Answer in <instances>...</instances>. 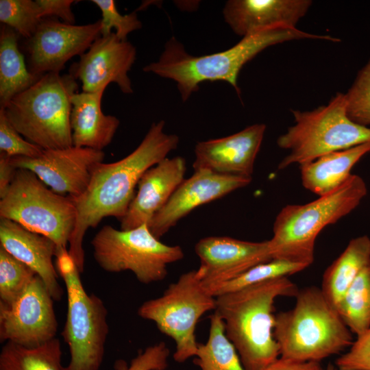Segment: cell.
<instances>
[{"mask_svg": "<svg viewBox=\"0 0 370 370\" xmlns=\"http://www.w3.org/2000/svg\"><path fill=\"white\" fill-rule=\"evenodd\" d=\"M19 35L2 25L0 31V108L27 89L41 76L32 73L18 47Z\"/></svg>", "mask_w": 370, "mask_h": 370, "instance_id": "obj_25", "label": "cell"}, {"mask_svg": "<svg viewBox=\"0 0 370 370\" xmlns=\"http://www.w3.org/2000/svg\"><path fill=\"white\" fill-rule=\"evenodd\" d=\"M103 151L72 146L44 149L36 158L11 157L16 169L32 171L55 193L77 197L88 187L96 164L103 161Z\"/></svg>", "mask_w": 370, "mask_h": 370, "instance_id": "obj_14", "label": "cell"}, {"mask_svg": "<svg viewBox=\"0 0 370 370\" xmlns=\"http://www.w3.org/2000/svg\"><path fill=\"white\" fill-rule=\"evenodd\" d=\"M265 130L264 124L256 123L225 137L197 143L194 171L251 177Z\"/></svg>", "mask_w": 370, "mask_h": 370, "instance_id": "obj_18", "label": "cell"}, {"mask_svg": "<svg viewBox=\"0 0 370 370\" xmlns=\"http://www.w3.org/2000/svg\"><path fill=\"white\" fill-rule=\"evenodd\" d=\"M251 181V177L222 175L208 170L194 171L151 218L148 227L160 239L196 208L243 188Z\"/></svg>", "mask_w": 370, "mask_h": 370, "instance_id": "obj_17", "label": "cell"}, {"mask_svg": "<svg viewBox=\"0 0 370 370\" xmlns=\"http://www.w3.org/2000/svg\"><path fill=\"white\" fill-rule=\"evenodd\" d=\"M306 268L307 267L302 264L273 259L252 267L231 281L210 287L208 290L212 295L217 297L258 283L288 277Z\"/></svg>", "mask_w": 370, "mask_h": 370, "instance_id": "obj_29", "label": "cell"}, {"mask_svg": "<svg viewBox=\"0 0 370 370\" xmlns=\"http://www.w3.org/2000/svg\"><path fill=\"white\" fill-rule=\"evenodd\" d=\"M43 149L26 139L12 126L3 109L0 108V152L10 157L36 158Z\"/></svg>", "mask_w": 370, "mask_h": 370, "instance_id": "obj_34", "label": "cell"}, {"mask_svg": "<svg viewBox=\"0 0 370 370\" xmlns=\"http://www.w3.org/2000/svg\"><path fill=\"white\" fill-rule=\"evenodd\" d=\"M312 3L310 0H230L223 15L232 30L243 38L275 26L296 27Z\"/></svg>", "mask_w": 370, "mask_h": 370, "instance_id": "obj_20", "label": "cell"}, {"mask_svg": "<svg viewBox=\"0 0 370 370\" xmlns=\"http://www.w3.org/2000/svg\"><path fill=\"white\" fill-rule=\"evenodd\" d=\"M36 275L0 246V302L12 303Z\"/></svg>", "mask_w": 370, "mask_h": 370, "instance_id": "obj_30", "label": "cell"}, {"mask_svg": "<svg viewBox=\"0 0 370 370\" xmlns=\"http://www.w3.org/2000/svg\"><path fill=\"white\" fill-rule=\"evenodd\" d=\"M77 80L69 73H48L13 97L3 109L12 126L43 149L73 146L71 99Z\"/></svg>", "mask_w": 370, "mask_h": 370, "instance_id": "obj_6", "label": "cell"}, {"mask_svg": "<svg viewBox=\"0 0 370 370\" xmlns=\"http://www.w3.org/2000/svg\"><path fill=\"white\" fill-rule=\"evenodd\" d=\"M299 290L284 277L216 297L214 313L246 370H262L280 356L273 335L274 304L280 297H295Z\"/></svg>", "mask_w": 370, "mask_h": 370, "instance_id": "obj_3", "label": "cell"}, {"mask_svg": "<svg viewBox=\"0 0 370 370\" xmlns=\"http://www.w3.org/2000/svg\"><path fill=\"white\" fill-rule=\"evenodd\" d=\"M346 112L354 123L370 125V59L358 71L352 85L345 93Z\"/></svg>", "mask_w": 370, "mask_h": 370, "instance_id": "obj_32", "label": "cell"}, {"mask_svg": "<svg viewBox=\"0 0 370 370\" xmlns=\"http://www.w3.org/2000/svg\"><path fill=\"white\" fill-rule=\"evenodd\" d=\"M100 19L86 25L68 24L56 18H43L25 40L24 49L29 71L38 76L60 73L66 63L82 56L101 36Z\"/></svg>", "mask_w": 370, "mask_h": 370, "instance_id": "obj_13", "label": "cell"}, {"mask_svg": "<svg viewBox=\"0 0 370 370\" xmlns=\"http://www.w3.org/2000/svg\"><path fill=\"white\" fill-rule=\"evenodd\" d=\"M215 308L216 297L203 285L197 270H193L182 274L160 297L143 302L138 314L154 322L162 334L175 341L173 358L182 363L196 355L198 321Z\"/></svg>", "mask_w": 370, "mask_h": 370, "instance_id": "obj_10", "label": "cell"}, {"mask_svg": "<svg viewBox=\"0 0 370 370\" xmlns=\"http://www.w3.org/2000/svg\"><path fill=\"white\" fill-rule=\"evenodd\" d=\"M292 113L295 124L277 140L279 147L289 151L278 169L370 142V128L348 117L344 93L337 92L327 105L313 110H293Z\"/></svg>", "mask_w": 370, "mask_h": 370, "instance_id": "obj_7", "label": "cell"}, {"mask_svg": "<svg viewBox=\"0 0 370 370\" xmlns=\"http://www.w3.org/2000/svg\"><path fill=\"white\" fill-rule=\"evenodd\" d=\"M77 218L71 197L48 188L32 171L17 169L13 180L0 199V219L13 221L66 247Z\"/></svg>", "mask_w": 370, "mask_h": 370, "instance_id": "obj_9", "label": "cell"}, {"mask_svg": "<svg viewBox=\"0 0 370 370\" xmlns=\"http://www.w3.org/2000/svg\"><path fill=\"white\" fill-rule=\"evenodd\" d=\"M170 350L164 342L148 346L138 352L130 364L123 360H116L115 370H166Z\"/></svg>", "mask_w": 370, "mask_h": 370, "instance_id": "obj_35", "label": "cell"}, {"mask_svg": "<svg viewBox=\"0 0 370 370\" xmlns=\"http://www.w3.org/2000/svg\"><path fill=\"white\" fill-rule=\"evenodd\" d=\"M53 301L36 275L12 303L0 302V341L36 347L56 338Z\"/></svg>", "mask_w": 370, "mask_h": 370, "instance_id": "obj_12", "label": "cell"}, {"mask_svg": "<svg viewBox=\"0 0 370 370\" xmlns=\"http://www.w3.org/2000/svg\"><path fill=\"white\" fill-rule=\"evenodd\" d=\"M367 193L363 179L352 174L338 188L314 201L283 207L269 240L272 258L308 267L314 261L315 241L320 232L354 210Z\"/></svg>", "mask_w": 370, "mask_h": 370, "instance_id": "obj_5", "label": "cell"}, {"mask_svg": "<svg viewBox=\"0 0 370 370\" xmlns=\"http://www.w3.org/2000/svg\"><path fill=\"white\" fill-rule=\"evenodd\" d=\"M291 309L275 314L273 335L280 356L321 362L350 347L352 332L321 288L299 289Z\"/></svg>", "mask_w": 370, "mask_h": 370, "instance_id": "obj_4", "label": "cell"}, {"mask_svg": "<svg viewBox=\"0 0 370 370\" xmlns=\"http://www.w3.org/2000/svg\"><path fill=\"white\" fill-rule=\"evenodd\" d=\"M193 362L201 370H246L225 332L223 320L216 313L210 316L207 341L199 343Z\"/></svg>", "mask_w": 370, "mask_h": 370, "instance_id": "obj_27", "label": "cell"}, {"mask_svg": "<svg viewBox=\"0 0 370 370\" xmlns=\"http://www.w3.org/2000/svg\"><path fill=\"white\" fill-rule=\"evenodd\" d=\"M370 264V238L352 239L340 256L325 269L321 289L336 307L359 274Z\"/></svg>", "mask_w": 370, "mask_h": 370, "instance_id": "obj_24", "label": "cell"}, {"mask_svg": "<svg viewBox=\"0 0 370 370\" xmlns=\"http://www.w3.org/2000/svg\"><path fill=\"white\" fill-rule=\"evenodd\" d=\"M370 152V142L332 152L299 165L304 187L319 197L341 186L351 175L354 166Z\"/></svg>", "mask_w": 370, "mask_h": 370, "instance_id": "obj_23", "label": "cell"}, {"mask_svg": "<svg viewBox=\"0 0 370 370\" xmlns=\"http://www.w3.org/2000/svg\"><path fill=\"white\" fill-rule=\"evenodd\" d=\"M42 19L36 1H0L1 23L25 40L34 34Z\"/></svg>", "mask_w": 370, "mask_h": 370, "instance_id": "obj_31", "label": "cell"}, {"mask_svg": "<svg viewBox=\"0 0 370 370\" xmlns=\"http://www.w3.org/2000/svg\"><path fill=\"white\" fill-rule=\"evenodd\" d=\"M323 370H337V369L335 365L330 363L325 369H323Z\"/></svg>", "mask_w": 370, "mask_h": 370, "instance_id": "obj_40", "label": "cell"}, {"mask_svg": "<svg viewBox=\"0 0 370 370\" xmlns=\"http://www.w3.org/2000/svg\"><path fill=\"white\" fill-rule=\"evenodd\" d=\"M104 91L76 92L71 99V127L73 145L102 151L112 140L119 119L101 109Z\"/></svg>", "mask_w": 370, "mask_h": 370, "instance_id": "obj_22", "label": "cell"}, {"mask_svg": "<svg viewBox=\"0 0 370 370\" xmlns=\"http://www.w3.org/2000/svg\"><path fill=\"white\" fill-rule=\"evenodd\" d=\"M101 10V36L110 34L114 29L117 38L127 40V36L131 32L142 27V23L135 12L121 14L117 10L114 0H92Z\"/></svg>", "mask_w": 370, "mask_h": 370, "instance_id": "obj_33", "label": "cell"}, {"mask_svg": "<svg viewBox=\"0 0 370 370\" xmlns=\"http://www.w3.org/2000/svg\"><path fill=\"white\" fill-rule=\"evenodd\" d=\"M328 40L326 35L305 32L297 27L275 26L245 36L230 49L194 56L175 37L169 39L156 62L143 68L147 73L175 82L183 101L198 90L205 81H225L240 94L238 75L243 66L264 49L275 44L300 39Z\"/></svg>", "mask_w": 370, "mask_h": 370, "instance_id": "obj_2", "label": "cell"}, {"mask_svg": "<svg viewBox=\"0 0 370 370\" xmlns=\"http://www.w3.org/2000/svg\"><path fill=\"white\" fill-rule=\"evenodd\" d=\"M186 162L182 156L166 158L149 169L138 184V190L121 221L127 230L147 223L169 201L184 180Z\"/></svg>", "mask_w": 370, "mask_h": 370, "instance_id": "obj_19", "label": "cell"}, {"mask_svg": "<svg viewBox=\"0 0 370 370\" xmlns=\"http://www.w3.org/2000/svg\"><path fill=\"white\" fill-rule=\"evenodd\" d=\"M0 244L42 280L55 301L61 299L62 289L58 281V271L53 264V258L58 250L54 241L13 221L0 219Z\"/></svg>", "mask_w": 370, "mask_h": 370, "instance_id": "obj_21", "label": "cell"}, {"mask_svg": "<svg viewBox=\"0 0 370 370\" xmlns=\"http://www.w3.org/2000/svg\"><path fill=\"white\" fill-rule=\"evenodd\" d=\"M136 56L135 47L112 32L98 37L71 64L69 73L82 82L84 92L105 91L109 84L115 83L123 93L130 94L133 88L128 72Z\"/></svg>", "mask_w": 370, "mask_h": 370, "instance_id": "obj_15", "label": "cell"}, {"mask_svg": "<svg viewBox=\"0 0 370 370\" xmlns=\"http://www.w3.org/2000/svg\"><path fill=\"white\" fill-rule=\"evenodd\" d=\"M56 270L65 284L66 320L62 336L71 360L64 370H99L104 356L109 327L101 299L85 291L80 272L67 250L56 255Z\"/></svg>", "mask_w": 370, "mask_h": 370, "instance_id": "obj_8", "label": "cell"}, {"mask_svg": "<svg viewBox=\"0 0 370 370\" xmlns=\"http://www.w3.org/2000/svg\"><path fill=\"white\" fill-rule=\"evenodd\" d=\"M59 339L36 347L6 342L0 353V370H64Z\"/></svg>", "mask_w": 370, "mask_h": 370, "instance_id": "obj_26", "label": "cell"}, {"mask_svg": "<svg viewBox=\"0 0 370 370\" xmlns=\"http://www.w3.org/2000/svg\"><path fill=\"white\" fill-rule=\"evenodd\" d=\"M164 125V121L153 123L139 145L121 160L96 164L86 189L81 195L72 197L77 218L68 251L80 273L84 269L83 241L87 230L97 227L105 217L121 221L143 175L177 149L179 137L166 133Z\"/></svg>", "mask_w": 370, "mask_h": 370, "instance_id": "obj_1", "label": "cell"}, {"mask_svg": "<svg viewBox=\"0 0 370 370\" xmlns=\"http://www.w3.org/2000/svg\"><path fill=\"white\" fill-rule=\"evenodd\" d=\"M11 157L3 152H0V198L8 191L17 169L10 161Z\"/></svg>", "mask_w": 370, "mask_h": 370, "instance_id": "obj_39", "label": "cell"}, {"mask_svg": "<svg viewBox=\"0 0 370 370\" xmlns=\"http://www.w3.org/2000/svg\"><path fill=\"white\" fill-rule=\"evenodd\" d=\"M91 245L94 258L102 269L110 273L130 271L145 284L163 280L168 265L184 256L180 246L162 243L147 223L127 230L104 225Z\"/></svg>", "mask_w": 370, "mask_h": 370, "instance_id": "obj_11", "label": "cell"}, {"mask_svg": "<svg viewBox=\"0 0 370 370\" xmlns=\"http://www.w3.org/2000/svg\"><path fill=\"white\" fill-rule=\"evenodd\" d=\"M320 362L305 361L279 356L262 370H323Z\"/></svg>", "mask_w": 370, "mask_h": 370, "instance_id": "obj_38", "label": "cell"}, {"mask_svg": "<svg viewBox=\"0 0 370 370\" xmlns=\"http://www.w3.org/2000/svg\"><path fill=\"white\" fill-rule=\"evenodd\" d=\"M336 308L356 336L370 327V264L356 278Z\"/></svg>", "mask_w": 370, "mask_h": 370, "instance_id": "obj_28", "label": "cell"}, {"mask_svg": "<svg viewBox=\"0 0 370 370\" xmlns=\"http://www.w3.org/2000/svg\"><path fill=\"white\" fill-rule=\"evenodd\" d=\"M43 18H59L62 22L75 24V18L71 10L73 0H36Z\"/></svg>", "mask_w": 370, "mask_h": 370, "instance_id": "obj_37", "label": "cell"}, {"mask_svg": "<svg viewBox=\"0 0 370 370\" xmlns=\"http://www.w3.org/2000/svg\"><path fill=\"white\" fill-rule=\"evenodd\" d=\"M197 273L206 288L221 284L252 267L273 260L269 241L251 242L228 236H208L195 245Z\"/></svg>", "mask_w": 370, "mask_h": 370, "instance_id": "obj_16", "label": "cell"}, {"mask_svg": "<svg viewBox=\"0 0 370 370\" xmlns=\"http://www.w3.org/2000/svg\"><path fill=\"white\" fill-rule=\"evenodd\" d=\"M337 370H370V327L335 362Z\"/></svg>", "mask_w": 370, "mask_h": 370, "instance_id": "obj_36", "label": "cell"}]
</instances>
